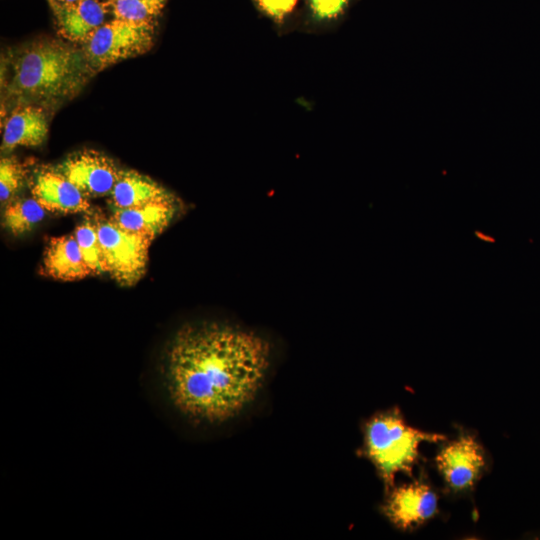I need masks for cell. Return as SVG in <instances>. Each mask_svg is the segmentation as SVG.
<instances>
[{
    "label": "cell",
    "mask_w": 540,
    "mask_h": 540,
    "mask_svg": "<svg viewBox=\"0 0 540 540\" xmlns=\"http://www.w3.org/2000/svg\"><path fill=\"white\" fill-rule=\"evenodd\" d=\"M272 346L259 333L222 322L189 323L170 339L162 377L172 406L186 418L221 424L261 391Z\"/></svg>",
    "instance_id": "cell-1"
},
{
    "label": "cell",
    "mask_w": 540,
    "mask_h": 540,
    "mask_svg": "<svg viewBox=\"0 0 540 540\" xmlns=\"http://www.w3.org/2000/svg\"><path fill=\"white\" fill-rule=\"evenodd\" d=\"M1 63L2 117L25 105L58 108L95 75L81 47L59 39L42 38L14 47Z\"/></svg>",
    "instance_id": "cell-2"
},
{
    "label": "cell",
    "mask_w": 540,
    "mask_h": 540,
    "mask_svg": "<svg viewBox=\"0 0 540 540\" xmlns=\"http://www.w3.org/2000/svg\"><path fill=\"white\" fill-rule=\"evenodd\" d=\"M364 435L366 455L387 489L394 487L398 473L411 474L421 443L445 439L407 425L397 411L373 416L365 425Z\"/></svg>",
    "instance_id": "cell-3"
},
{
    "label": "cell",
    "mask_w": 540,
    "mask_h": 540,
    "mask_svg": "<svg viewBox=\"0 0 540 540\" xmlns=\"http://www.w3.org/2000/svg\"><path fill=\"white\" fill-rule=\"evenodd\" d=\"M155 21L113 18L79 46L94 74L148 52L154 45Z\"/></svg>",
    "instance_id": "cell-4"
},
{
    "label": "cell",
    "mask_w": 540,
    "mask_h": 540,
    "mask_svg": "<svg viewBox=\"0 0 540 540\" xmlns=\"http://www.w3.org/2000/svg\"><path fill=\"white\" fill-rule=\"evenodd\" d=\"M105 272L123 286H132L145 274L153 238L121 228L111 218L96 222Z\"/></svg>",
    "instance_id": "cell-5"
},
{
    "label": "cell",
    "mask_w": 540,
    "mask_h": 540,
    "mask_svg": "<svg viewBox=\"0 0 540 540\" xmlns=\"http://www.w3.org/2000/svg\"><path fill=\"white\" fill-rule=\"evenodd\" d=\"M57 168L87 198L110 194L120 172L110 157L93 149L74 152Z\"/></svg>",
    "instance_id": "cell-6"
},
{
    "label": "cell",
    "mask_w": 540,
    "mask_h": 540,
    "mask_svg": "<svg viewBox=\"0 0 540 540\" xmlns=\"http://www.w3.org/2000/svg\"><path fill=\"white\" fill-rule=\"evenodd\" d=\"M30 189L47 211L79 213L91 209L88 198L57 167H38L31 177Z\"/></svg>",
    "instance_id": "cell-7"
},
{
    "label": "cell",
    "mask_w": 540,
    "mask_h": 540,
    "mask_svg": "<svg viewBox=\"0 0 540 540\" xmlns=\"http://www.w3.org/2000/svg\"><path fill=\"white\" fill-rule=\"evenodd\" d=\"M436 464L448 486L461 491L473 486L485 460L475 439L462 435L441 449L436 456Z\"/></svg>",
    "instance_id": "cell-8"
},
{
    "label": "cell",
    "mask_w": 540,
    "mask_h": 540,
    "mask_svg": "<svg viewBox=\"0 0 540 540\" xmlns=\"http://www.w3.org/2000/svg\"><path fill=\"white\" fill-rule=\"evenodd\" d=\"M437 505V496L428 485L413 482L392 488L383 511L396 527L409 529L432 518Z\"/></svg>",
    "instance_id": "cell-9"
},
{
    "label": "cell",
    "mask_w": 540,
    "mask_h": 540,
    "mask_svg": "<svg viewBox=\"0 0 540 540\" xmlns=\"http://www.w3.org/2000/svg\"><path fill=\"white\" fill-rule=\"evenodd\" d=\"M58 33L70 43L82 44L109 14L104 0L59 3L48 0Z\"/></svg>",
    "instance_id": "cell-10"
},
{
    "label": "cell",
    "mask_w": 540,
    "mask_h": 540,
    "mask_svg": "<svg viewBox=\"0 0 540 540\" xmlns=\"http://www.w3.org/2000/svg\"><path fill=\"white\" fill-rule=\"evenodd\" d=\"M47 110L36 105L20 106L4 116L2 151L18 146L34 147L45 140L48 133Z\"/></svg>",
    "instance_id": "cell-11"
},
{
    "label": "cell",
    "mask_w": 540,
    "mask_h": 540,
    "mask_svg": "<svg viewBox=\"0 0 540 540\" xmlns=\"http://www.w3.org/2000/svg\"><path fill=\"white\" fill-rule=\"evenodd\" d=\"M180 208L175 196L139 206L115 209L111 219L121 228L155 238L173 220Z\"/></svg>",
    "instance_id": "cell-12"
},
{
    "label": "cell",
    "mask_w": 540,
    "mask_h": 540,
    "mask_svg": "<svg viewBox=\"0 0 540 540\" xmlns=\"http://www.w3.org/2000/svg\"><path fill=\"white\" fill-rule=\"evenodd\" d=\"M43 275L73 281L93 275L85 262L74 234L52 237L44 252Z\"/></svg>",
    "instance_id": "cell-13"
},
{
    "label": "cell",
    "mask_w": 540,
    "mask_h": 540,
    "mask_svg": "<svg viewBox=\"0 0 540 540\" xmlns=\"http://www.w3.org/2000/svg\"><path fill=\"white\" fill-rule=\"evenodd\" d=\"M174 195L149 176L131 169H120L110 193L115 209H126Z\"/></svg>",
    "instance_id": "cell-14"
},
{
    "label": "cell",
    "mask_w": 540,
    "mask_h": 540,
    "mask_svg": "<svg viewBox=\"0 0 540 540\" xmlns=\"http://www.w3.org/2000/svg\"><path fill=\"white\" fill-rule=\"evenodd\" d=\"M46 209L34 198L10 201L3 213V225L14 235L31 230L46 215Z\"/></svg>",
    "instance_id": "cell-15"
},
{
    "label": "cell",
    "mask_w": 540,
    "mask_h": 540,
    "mask_svg": "<svg viewBox=\"0 0 540 540\" xmlns=\"http://www.w3.org/2000/svg\"><path fill=\"white\" fill-rule=\"evenodd\" d=\"M167 0H104L114 18L132 21H155Z\"/></svg>",
    "instance_id": "cell-16"
},
{
    "label": "cell",
    "mask_w": 540,
    "mask_h": 540,
    "mask_svg": "<svg viewBox=\"0 0 540 540\" xmlns=\"http://www.w3.org/2000/svg\"><path fill=\"white\" fill-rule=\"evenodd\" d=\"M73 234L93 275L105 272L96 223L85 221L76 227Z\"/></svg>",
    "instance_id": "cell-17"
},
{
    "label": "cell",
    "mask_w": 540,
    "mask_h": 540,
    "mask_svg": "<svg viewBox=\"0 0 540 540\" xmlns=\"http://www.w3.org/2000/svg\"><path fill=\"white\" fill-rule=\"evenodd\" d=\"M28 175L27 165L15 157H2L0 161V200L8 201L23 185Z\"/></svg>",
    "instance_id": "cell-18"
},
{
    "label": "cell",
    "mask_w": 540,
    "mask_h": 540,
    "mask_svg": "<svg viewBox=\"0 0 540 540\" xmlns=\"http://www.w3.org/2000/svg\"><path fill=\"white\" fill-rule=\"evenodd\" d=\"M347 4L348 0H309L312 13L320 20L338 17Z\"/></svg>",
    "instance_id": "cell-19"
},
{
    "label": "cell",
    "mask_w": 540,
    "mask_h": 540,
    "mask_svg": "<svg viewBox=\"0 0 540 540\" xmlns=\"http://www.w3.org/2000/svg\"><path fill=\"white\" fill-rule=\"evenodd\" d=\"M256 2L265 14L281 21L293 11L298 0H256Z\"/></svg>",
    "instance_id": "cell-20"
},
{
    "label": "cell",
    "mask_w": 540,
    "mask_h": 540,
    "mask_svg": "<svg viewBox=\"0 0 540 540\" xmlns=\"http://www.w3.org/2000/svg\"><path fill=\"white\" fill-rule=\"evenodd\" d=\"M476 235H477L478 238H480L481 240H484L486 242L494 241V239H489L488 236L482 235L481 232H476Z\"/></svg>",
    "instance_id": "cell-21"
},
{
    "label": "cell",
    "mask_w": 540,
    "mask_h": 540,
    "mask_svg": "<svg viewBox=\"0 0 540 540\" xmlns=\"http://www.w3.org/2000/svg\"><path fill=\"white\" fill-rule=\"evenodd\" d=\"M52 1L59 2V3H71L77 0H52Z\"/></svg>",
    "instance_id": "cell-22"
}]
</instances>
